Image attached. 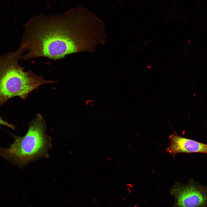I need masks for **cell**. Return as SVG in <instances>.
<instances>
[{
    "mask_svg": "<svg viewBox=\"0 0 207 207\" xmlns=\"http://www.w3.org/2000/svg\"><path fill=\"white\" fill-rule=\"evenodd\" d=\"M106 38L104 23L92 15L34 19L24 26L20 47L27 52L21 58L56 60L70 54L94 52Z\"/></svg>",
    "mask_w": 207,
    "mask_h": 207,
    "instance_id": "cell-1",
    "label": "cell"
},
{
    "mask_svg": "<svg viewBox=\"0 0 207 207\" xmlns=\"http://www.w3.org/2000/svg\"><path fill=\"white\" fill-rule=\"evenodd\" d=\"M25 51L20 47L14 52L0 56V106L14 97L25 99L41 85L55 83L31 70L24 71L18 61Z\"/></svg>",
    "mask_w": 207,
    "mask_h": 207,
    "instance_id": "cell-2",
    "label": "cell"
},
{
    "mask_svg": "<svg viewBox=\"0 0 207 207\" xmlns=\"http://www.w3.org/2000/svg\"><path fill=\"white\" fill-rule=\"evenodd\" d=\"M46 127L42 116L38 114L30 122L24 136H14L15 141L9 147L0 148V156L22 167L46 156L51 145L46 134Z\"/></svg>",
    "mask_w": 207,
    "mask_h": 207,
    "instance_id": "cell-3",
    "label": "cell"
},
{
    "mask_svg": "<svg viewBox=\"0 0 207 207\" xmlns=\"http://www.w3.org/2000/svg\"><path fill=\"white\" fill-rule=\"evenodd\" d=\"M170 193L174 199L173 207H205L207 205V186L193 179L187 184L175 182Z\"/></svg>",
    "mask_w": 207,
    "mask_h": 207,
    "instance_id": "cell-4",
    "label": "cell"
},
{
    "mask_svg": "<svg viewBox=\"0 0 207 207\" xmlns=\"http://www.w3.org/2000/svg\"><path fill=\"white\" fill-rule=\"evenodd\" d=\"M168 139L169 143L166 150L174 156L179 153L207 154V144L181 136L175 131Z\"/></svg>",
    "mask_w": 207,
    "mask_h": 207,
    "instance_id": "cell-5",
    "label": "cell"
},
{
    "mask_svg": "<svg viewBox=\"0 0 207 207\" xmlns=\"http://www.w3.org/2000/svg\"><path fill=\"white\" fill-rule=\"evenodd\" d=\"M0 124L4 126H7L12 129H15V126L3 120L2 118L0 117Z\"/></svg>",
    "mask_w": 207,
    "mask_h": 207,
    "instance_id": "cell-6",
    "label": "cell"
}]
</instances>
